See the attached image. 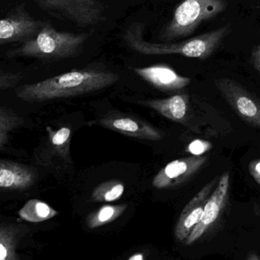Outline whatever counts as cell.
<instances>
[{
  "instance_id": "1",
  "label": "cell",
  "mask_w": 260,
  "mask_h": 260,
  "mask_svg": "<svg viewBox=\"0 0 260 260\" xmlns=\"http://www.w3.org/2000/svg\"><path fill=\"white\" fill-rule=\"evenodd\" d=\"M116 73L94 69L73 70L37 83L15 89L17 97L26 102H42L90 94L115 84Z\"/></svg>"
},
{
  "instance_id": "2",
  "label": "cell",
  "mask_w": 260,
  "mask_h": 260,
  "mask_svg": "<svg viewBox=\"0 0 260 260\" xmlns=\"http://www.w3.org/2000/svg\"><path fill=\"white\" fill-rule=\"evenodd\" d=\"M232 31V25L227 23L218 28L179 43H154L146 41L143 38L145 23L134 22L125 30L122 38L129 48L140 54H178L186 57L206 59L213 54Z\"/></svg>"
},
{
  "instance_id": "3",
  "label": "cell",
  "mask_w": 260,
  "mask_h": 260,
  "mask_svg": "<svg viewBox=\"0 0 260 260\" xmlns=\"http://www.w3.org/2000/svg\"><path fill=\"white\" fill-rule=\"evenodd\" d=\"M88 38V34L59 31L50 23L44 22L33 38L10 50L8 56L44 61L62 60L79 54Z\"/></svg>"
},
{
  "instance_id": "4",
  "label": "cell",
  "mask_w": 260,
  "mask_h": 260,
  "mask_svg": "<svg viewBox=\"0 0 260 260\" xmlns=\"http://www.w3.org/2000/svg\"><path fill=\"white\" fill-rule=\"evenodd\" d=\"M227 0H183L178 5L169 22L162 29L161 41L190 36L203 23L216 18L227 9Z\"/></svg>"
},
{
  "instance_id": "5",
  "label": "cell",
  "mask_w": 260,
  "mask_h": 260,
  "mask_svg": "<svg viewBox=\"0 0 260 260\" xmlns=\"http://www.w3.org/2000/svg\"><path fill=\"white\" fill-rule=\"evenodd\" d=\"M53 16L80 27L95 25L103 18L104 9L96 0H33Z\"/></svg>"
},
{
  "instance_id": "6",
  "label": "cell",
  "mask_w": 260,
  "mask_h": 260,
  "mask_svg": "<svg viewBox=\"0 0 260 260\" xmlns=\"http://www.w3.org/2000/svg\"><path fill=\"white\" fill-rule=\"evenodd\" d=\"M46 133L47 136L35 153V162L55 171L67 169L73 164L70 154L71 129L66 126L58 129L47 126Z\"/></svg>"
},
{
  "instance_id": "7",
  "label": "cell",
  "mask_w": 260,
  "mask_h": 260,
  "mask_svg": "<svg viewBox=\"0 0 260 260\" xmlns=\"http://www.w3.org/2000/svg\"><path fill=\"white\" fill-rule=\"evenodd\" d=\"M215 84L240 118L250 126L259 127L260 106L256 99L232 79H217Z\"/></svg>"
},
{
  "instance_id": "8",
  "label": "cell",
  "mask_w": 260,
  "mask_h": 260,
  "mask_svg": "<svg viewBox=\"0 0 260 260\" xmlns=\"http://www.w3.org/2000/svg\"><path fill=\"white\" fill-rule=\"evenodd\" d=\"M43 23L18 6L0 19V45L25 42L39 31Z\"/></svg>"
},
{
  "instance_id": "9",
  "label": "cell",
  "mask_w": 260,
  "mask_h": 260,
  "mask_svg": "<svg viewBox=\"0 0 260 260\" xmlns=\"http://www.w3.org/2000/svg\"><path fill=\"white\" fill-rule=\"evenodd\" d=\"M206 156H191L172 160L154 177L153 186L157 189L175 187L193 177L207 161Z\"/></svg>"
},
{
  "instance_id": "10",
  "label": "cell",
  "mask_w": 260,
  "mask_h": 260,
  "mask_svg": "<svg viewBox=\"0 0 260 260\" xmlns=\"http://www.w3.org/2000/svg\"><path fill=\"white\" fill-rule=\"evenodd\" d=\"M229 187L230 174L226 172L222 174L218 180L216 187L206 202L201 219L186 239V245H191L198 241L206 233V231L217 221L227 202Z\"/></svg>"
},
{
  "instance_id": "11",
  "label": "cell",
  "mask_w": 260,
  "mask_h": 260,
  "mask_svg": "<svg viewBox=\"0 0 260 260\" xmlns=\"http://www.w3.org/2000/svg\"><path fill=\"white\" fill-rule=\"evenodd\" d=\"M218 184V178L206 184L183 209L175 229L176 238L179 241L186 239L201 219L205 205Z\"/></svg>"
},
{
  "instance_id": "12",
  "label": "cell",
  "mask_w": 260,
  "mask_h": 260,
  "mask_svg": "<svg viewBox=\"0 0 260 260\" xmlns=\"http://www.w3.org/2000/svg\"><path fill=\"white\" fill-rule=\"evenodd\" d=\"M132 70L139 77L160 91H179L183 89L191 82L189 78L180 76L171 67L164 64L133 68Z\"/></svg>"
},
{
  "instance_id": "13",
  "label": "cell",
  "mask_w": 260,
  "mask_h": 260,
  "mask_svg": "<svg viewBox=\"0 0 260 260\" xmlns=\"http://www.w3.org/2000/svg\"><path fill=\"white\" fill-rule=\"evenodd\" d=\"M90 123L118 132L130 137L154 141L163 139V135L159 130L153 127L151 125L133 117H108Z\"/></svg>"
},
{
  "instance_id": "14",
  "label": "cell",
  "mask_w": 260,
  "mask_h": 260,
  "mask_svg": "<svg viewBox=\"0 0 260 260\" xmlns=\"http://www.w3.org/2000/svg\"><path fill=\"white\" fill-rule=\"evenodd\" d=\"M36 179L33 168L16 162L0 160V189L24 190L30 188Z\"/></svg>"
},
{
  "instance_id": "15",
  "label": "cell",
  "mask_w": 260,
  "mask_h": 260,
  "mask_svg": "<svg viewBox=\"0 0 260 260\" xmlns=\"http://www.w3.org/2000/svg\"><path fill=\"white\" fill-rule=\"evenodd\" d=\"M163 117L177 123H184L189 111V96L186 94H176L167 99H153L140 102Z\"/></svg>"
},
{
  "instance_id": "16",
  "label": "cell",
  "mask_w": 260,
  "mask_h": 260,
  "mask_svg": "<svg viewBox=\"0 0 260 260\" xmlns=\"http://www.w3.org/2000/svg\"><path fill=\"white\" fill-rule=\"evenodd\" d=\"M59 214L57 211L41 200H30L18 212L21 219L32 223H40L53 218Z\"/></svg>"
},
{
  "instance_id": "17",
  "label": "cell",
  "mask_w": 260,
  "mask_h": 260,
  "mask_svg": "<svg viewBox=\"0 0 260 260\" xmlns=\"http://www.w3.org/2000/svg\"><path fill=\"white\" fill-rule=\"evenodd\" d=\"M128 208L127 204L105 205L92 212L86 218L87 227L90 229L102 227L119 218Z\"/></svg>"
},
{
  "instance_id": "18",
  "label": "cell",
  "mask_w": 260,
  "mask_h": 260,
  "mask_svg": "<svg viewBox=\"0 0 260 260\" xmlns=\"http://www.w3.org/2000/svg\"><path fill=\"white\" fill-rule=\"evenodd\" d=\"M125 192V186L117 180L103 182L95 188L92 192L91 203H110L120 199Z\"/></svg>"
},
{
  "instance_id": "19",
  "label": "cell",
  "mask_w": 260,
  "mask_h": 260,
  "mask_svg": "<svg viewBox=\"0 0 260 260\" xmlns=\"http://www.w3.org/2000/svg\"><path fill=\"white\" fill-rule=\"evenodd\" d=\"M24 123V120L12 110L0 106V151L9 142L11 133Z\"/></svg>"
},
{
  "instance_id": "20",
  "label": "cell",
  "mask_w": 260,
  "mask_h": 260,
  "mask_svg": "<svg viewBox=\"0 0 260 260\" xmlns=\"http://www.w3.org/2000/svg\"><path fill=\"white\" fill-rule=\"evenodd\" d=\"M17 231L13 227L0 225V260H18Z\"/></svg>"
},
{
  "instance_id": "21",
  "label": "cell",
  "mask_w": 260,
  "mask_h": 260,
  "mask_svg": "<svg viewBox=\"0 0 260 260\" xmlns=\"http://www.w3.org/2000/svg\"><path fill=\"white\" fill-rule=\"evenodd\" d=\"M22 78L21 73H8L0 70V90L14 88Z\"/></svg>"
},
{
  "instance_id": "22",
  "label": "cell",
  "mask_w": 260,
  "mask_h": 260,
  "mask_svg": "<svg viewBox=\"0 0 260 260\" xmlns=\"http://www.w3.org/2000/svg\"><path fill=\"white\" fill-rule=\"evenodd\" d=\"M212 144L210 142L201 139H195L188 145L186 151L189 154H193V156H201V154H206L207 151L212 149Z\"/></svg>"
},
{
  "instance_id": "23",
  "label": "cell",
  "mask_w": 260,
  "mask_h": 260,
  "mask_svg": "<svg viewBox=\"0 0 260 260\" xmlns=\"http://www.w3.org/2000/svg\"><path fill=\"white\" fill-rule=\"evenodd\" d=\"M249 171H250V175L254 179L255 181L257 184H260V160L256 159V160H252L249 165Z\"/></svg>"
},
{
  "instance_id": "24",
  "label": "cell",
  "mask_w": 260,
  "mask_h": 260,
  "mask_svg": "<svg viewBox=\"0 0 260 260\" xmlns=\"http://www.w3.org/2000/svg\"><path fill=\"white\" fill-rule=\"evenodd\" d=\"M250 62L253 64V67L260 72V46L256 44L252 49L251 56H250Z\"/></svg>"
},
{
  "instance_id": "25",
  "label": "cell",
  "mask_w": 260,
  "mask_h": 260,
  "mask_svg": "<svg viewBox=\"0 0 260 260\" xmlns=\"http://www.w3.org/2000/svg\"><path fill=\"white\" fill-rule=\"evenodd\" d=\"M143 255L142 253H136V254L133 255L132 256L129 258L128 260H143Z\"/></svg>"
},
{
  "instance_id": "26",
  "label": "cell",
  "mask_w": 260,
  "mask_h": 260,
  "mask_svg": "<svg viewBox=\"0 0 260 260\" xmlns=\"http://www.w3.org/2000/svg\"><path fill=\"white\" fill-rule=\"evenodd\" d=\"M247 260H259V258L256 253H250V254H249V256H247Z\"/></svg>"
}]
</instances>
